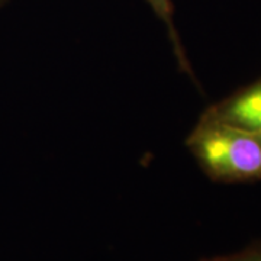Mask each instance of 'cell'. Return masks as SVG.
<instances>
[{
  "label": "cell",
  "instance_id": "cell-1",
  "mask_svg": "<svg viewBox=\"0 0 261 261\" xmlns=\"http://www.w3.org/2000/svg\"><path fill=\"white\" fill-rule=\"evenodd\" d=\"M187 151L216 183L261 181V134L206 112L189 132Z\"/></svg>",
  "mask_w": 261,
  "mask_h": 261
},
{
  "label": "cell",
  "instance_id": "cell-2",
  "mask_svg": "<svg viewBox=\"0 0 261 261\" xmlns=\"http://www.w3.org/2000/svg\"><path fill=\"white\" fill-rule=\"evenodd\" d=\"M218 119L261 134V77L205 111Z\"/></svg>",
  "mask_w": 261,
  "mask_h": 261
},
{
  "label": "cell",
  "instance_id": "cell-3",
  "mask_svg": "<svg viewBox=\"0 0 261 261\" xmlns=\"http://www.w3.org/2000/svg\"><path fill=\"white\" fill-rule=\"evenodd\" d=\"M152 10V13L159 18V20L164 25L167 32L168 41L171 44L174 57L177 60V65L181 73L187 74L192 80H195V74L192 70L190 61L186 56V49L181 44V38L178 34V29L174 22V5L173 0H145Z\"/></svg>",
  "mask_w": 261,
  "mask_h": 261
},
{
  "label": "cell",
  "instance_id": "cell-4",
  "mask_svg": "<svg viewBox=\"0 0 261 261\" xmlns=\"http://www.w3.org/2000/svg\"><path fill=\"white\" fill-rule=\"evenodd\" d=\"M199 261H261V240L254 241L248 247L232 254L216 255V257L202 258Z\"/></svg>",
  "mask_w": 261,
  "mask_h": 261
},
{
  "label": "cell",
  "instance_id": "cell-5",
  "mask_svg": "<svg viewBox=\"0 0 261 261\" xmlns=\"http://www.w3.org/2000/svg\"><path fill=\"white\" fill-rule=\"evenodd\" d=\"M8 2H9V0H0V8H2V6H5Z\"/></svg>",
  "mask_w": 261,
  "mask_h": 261
}]
</instances>
